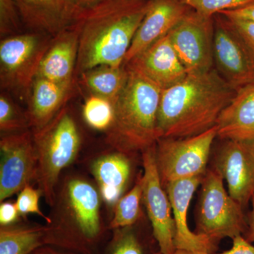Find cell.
Instances as JSON below:
<instances>
[{
    "label": "cell",
    "instance_id": "9c48e42d",
    "mask_svg": "<svg viewBox=\"0 0 254 254\" xmlns=\"http://www.w3.org/2000/svg\"><path fill=\"white\" fill-rule=\"evenodd\" d=\"M213 18V61L216 71L236 92L254 84V50L228 18L220 14Z\"/></svg>",
    "mask_w": 254,
    "mask_h": 254
},
{
    "label": "cell",
    "instance_id": "8992f818",
    "mask_svg": "<svg viewBox=\"0 0 254 254\" xmlns=\"http://www.w3.org/2000/svg\"><path fill=\"white\" fill-rule=\"evenodd\" d=\"M223 181L215 169L207 170L200 183L195 213V233L218 245L223 239L243 235L247 228L245 208L230 196Z\"/></svg>",
    "mask_w": 254,
    "mask_h": 254
},
{
    "label": "cell",
    "instance_id": "5bb4252c",
    "mask_svg": "<svg viewBox=\"0 0 254 254\" xmlns=\"http://www.w3.org/2000/svg\"><path fill=\"white\" fill-rule=\"evenodd\" d=\"M124 66L149 80L162 91L177 84L187 75L169 33Z\"/></svg>",
    "mask_w": 254,
    "mask_h": 254
},
{
    "label": "cell",
    "instance_id": "d590c367",
    "mask_svg": "<svg viewBox=\"0 0 254 254\" xmlns=\"http://www.w3.org/2000/svg\"><path fill=\"white\" fill-rule=\"evenodd\" d=\"M108 1L110 0H71L73 4L83 10L91 9Z\"/></svg>",
    "mask_w": 254,
    "mask_h": 254
},
{
    "label": "cell",
    "instance_id": "74e56055",
    "mask_svg": "<svg viewBox=\"0 0 254 254\" xmlns=\"http://www.w3.org/2000/svg\"><path fill=\"white\" fill-rule=\"evenodd\" d=\"M173 254H210L200 251H191L186 250H176Z\"/></svg>",
    "mask_w": 254,
    "mask_h": 254
},
{
    "label": "cell",
    "instance_id": "8d00e7d4",
    "mask_svg": "<svg viewBox=\"0 0 254 254\" xmlns=\"http://www.w3.org/2000/svg\"><path fill=\"white\" fill-rule=\"evenodd\" d=\"M45 246L37 249L31 254H79L68 250L67 252H63V251L56 250L54 247H52V246L51 247H45Z\"/></svg>",
    "mask_w": 254,
    "mask_h": 254
},
{
    "label": "cell",
    "instance_id": "7a4b0ae2",
    "mask_svg": "<svg viewBox=\"0 0 254 254\" xmlns=\"http://www.w3.org/2000/svg\"><path fill=\"white\" fill-rule=\"evenodd\" d=\"M152 0H110L82 11L75 78L100 65L123 66Z\"/></svg>",
    "mask_w": 254,
    "mask_h": 254
},
{
    "label": "cell",
    "instance_id": "e0dca14e",
    "mask_svg": "<svg viewBox=\"0 0 254 254\" xmlns=\"http://www.w3.org/2000/svg\"><path fill=\"white\" fill-rule=\"evenodd\" d=\"M191 10L181 0H152L150 8L133 37L123 65L166 36Z\"/></svg>",
    "mask_w": 254,
    "mask_h": 254
},
{
    "label": "cell",
    "instance_id": "4dcf8cb0",
    "mask_svg": "<svg viewBox=\"0 0 254 254\" xmlns=\"http://www.w3.org/2000/svg\"><path fill=\"white\" fill-rule=\"evenodd\" d=\"M228 18L244 41L254 51V21L240 18Z\"/></svg>",
    "mask_w": 254,
    "mask_h": 254
},
{
    "label": "cell",
    "instance_id": "d4e9b609",
    "mask_svg": "<svg viewBox=\"0 0 254 254\" xmlns=\"http://www.w3.org/2000/svg\"><path fill=\"white\" fill-rule=\"evenodd\" d=\"M115 116V103L110 100L91 95L83 106V117L88 126L98 131L106 132L111 127Z\"/></svg>",
    "mask_w": 254,
    "mask_h": 254
},
{
    "label": "cell",
    "instance_id": "6da1fadb",
    "mask_svg": "<svg viewBox=\"0 0 254 254\" xmlns=\"http://www.w3.org/2000/svg\"><path fill=\"white\" fill-rule=\"evenodd\" d=\"M235 93L216 69L187 73L162 91L158 115L162 138H187L213 128Z\"/></svg>",
    "mask_w": 254,
    "mask_h": 254
},
{
    "label": "cell",
    "instance_id": "4fadbf2b",
    "mask_svg": "<svg viewBox=\"0 0 254 254\" xmlns=\"http://www.w3.org/2000/svg\"><path fill=\"white\" fill-rule=\"evenodd\" d=\"M224 141L214 169L226 181L230 196L245 209L254 195V141Z\"/></svg>",
    "mask_w": 254,
    "mask_h": 254
},
{
    "label": "cell",
    "instance_id": "f1b7e54d",
    "mask_svg": "<svg viewBox=\"0 0 254 254\" xmlns=\"http://www.w3.org/2000/svg\"><path fill=\"white\" fill-rule=\"evenodd\" d=\"M22 23L14 0H0V36L1 39L21 33Z\"/></svg>",
    "mask_w": 254,
    "mask_h": 254
},
{
    "label": "cell",
    "instance_id": "cb8c5ba5",
    "mask_svg": "<svg viewBox=\"0 0 254 254\" xmlns=\"http://www.w3.org/2000/svg\"><path fill=\"white\" fill-rule=\"evenodd\" d=\"M141 203H143V190L139 180L127 194L117 202L110 228L115 230L135 225L141 217Z\"/></svg>",
    "mask_w": 254,
    "mask_h": 254
},
{
    "label": "cell",
    "instance_id": "484cf974",
    "mask_svg": "<svg viewBox=\"0 0 254 254\" xmlns=\"http://www.w3.org/2000/svg\"><path fill=\"white\" fill-rule=\"evenodd\" d=\"M30 127L27 113H23L9 95L0 96V130L4 134L27 131Z\"/></svg>",
    "mask_w": 254,
    "mask_h": 254
},
{
    "label": "cell",
    "instance_id": "7c38bea8",
    "mask_svg": "<svg viewBox=\"0 0 254 254\" xmlns=\"http://www.w3.org/2000/svg\"><path fill=\"white\" fill-rule=\"evenodd\" d=\"M0 200L4 201L36 180L37 153L33 132L6 133L0 140Z\"/></svg>",
    "mask_w": 254,
    "mask_h": 254
},
{
    "label": "cell",
    "instance_id": "603a6c76",
    "mask_svg": "<svg viewBox=\"0 0 254 254\" xmlns=\"http://www.w3.org/2000/svg\"><path fill=\"white\" fill-rule=\"evenodd\" d=\"M47 226H1L0 254H31L46 245Z\"/></svg>",
    "mask_w": 254,
    "mask_h": 254
},
{
    "label": "cell",
    "instance_id": "3957f363",
    "mask_svg": "<svg viewBox=\"0 0 254 254\" xmlns=\"http://www.w3.org/2000/svg\"><path fill=\"white\" fill-rule=\"evenodd\" d=\"M98 190L86 180L71 178L56 193L54 216L46 245L79 254H93L103 235Z\"/></svg>",
    "mask_w": 254,
    "mask_h": 254
},
{
    "label": "cell",
    "instance_id": "9a60e30c",
    "mask_svg": "<svg viewBox=\"0 0 254 254\" xmlns=\"http://www.w3.org/2000/svg\"><path fill=\"white\" fill-rule=\"evenodd\" d=\"M23 24L32 32L55 37L77 21L83 9L71 0H14Z\"/></svg>",
    "mask_w": 254,
    "mask_h": 254
},
{
    "label": "cell",
    "instance_id": "e575fe53",
    "mask_svg": "<svg viewBox=\"0 0 254 254\" xmlns=\"http://www.w3.org/2000/svg\"><path fill=\"white\" fill-rule=\"evenodd\" d=\"M252 210L247 215V228L243 236L251 243L254 242V195L252 197Z\"/></svg>",
    "mask_w": 254,
    "mask_h": 254
},
{
    "label": "cell",
    "instance_id": "ba28073f",
    "mask_svg": "<svg viewBox=\"0 0 254 254\" xmlns=\"http://www.w3.org/2000/svg\"><path fill=\"white\" fill-rule=\"evenodd\" d=\"M216 126L196 136L187 138H161L155 144V160L163 187L170 182L203 176Z\"/></svg>",
    "mask_w": 254,
    "mask_h": 254
},
{
    "label": "cell",
    "instance_id": "f546056e",
    "mask_svg": "<svg viewBox=\"0 0 254 254\" xmlns=\"http://www.w3.org/2000/svg\"><path fill=\"white\" fill-rule=\"evenodd\" d=\"M42 195L41 190H35L33 187L28 186L24 187L20 191L16 200V208L18 213L21 215H26L28 214H36L44 219H46L48 224L51 222V219L47 217L42 213L39 207L40 197Z\"/></svg>",
    "mask_w": 254,
    "mask_h": 254
},
{
    "label": "cell",
    "instance_id": "277c9868",
    "mask_svg": "<svg viewBox=\"0 0 254 254\" xmlns=\"http://www.w3.org/2000/svg\"><path fill=\"white\" fill-rule=\"evenodd\" d=\"M128 72L115 103L113 123L106 131L107 143L126 154L148 149L162 138L158 115L163 91L141 75Z\"/></svg>",
    "mask_w": 254,
    "mask_h": 254
},
{
    "label": "cell",
    "instance_id": "ac0fdd59",
    "mask_svg": "<svg viewBox=\"0 0 254 254\" xmlns=\"http://www.w3.org/2000/svg\"><path fill=\"white\" fill-rule=\"evenodd\" d=\"M78 20L52 38L48 49L42 59L36 77L46 78L62 84H75L81 33Z\"/></svg>",
    "mask_w": 254,
    "mask_h": 254
},
{
    "label": "cell",
    "instance_id": "d6a6232c",
    "mask_svg": "<svg viewBox=\"0 0 254 254\" xmlns=\"http://www.w3.org/2000/svg\"><path fill=\"white\" fill-rule=\"evenodd\" d=\"M214 254H254V246L246 240L243 235H240L232 239V246L230 250Z\"/></svg>",
    "mask_w": 254,
    "mask_h": 254
},
{
    "label": "cell",
    "instance_id": "44dd1931",
    "mask_svg": "<svg viewBox=\"0 0 254 254\" xmlns=\"http://www.w3.org/2000/svg\"><path fill=\"white\" fill-rule=\"evenodd\" d=\"M92 173L102 199L115 207L123 196L131 173V164L126 153L117 151L100 157L92 165Z\"/></svg>",
    "mask_w": 254,
    "mask_h": 254
},
{
    "label": "cell",
    "instance_id": "4316f807",
    "mask_svg": "<svg viewBox=\"0 0 254 254\" xmlns=\"http://www.w3.org/2000/svg\"><path fill=\"white\" fill-rule=\"evenodd\" d=\"M114 230L113 240L110 242L106 254H148L133 226Z\"/></svg>",
    "mask_w": 254,
    "mask_h": 254
},
{
    "label": "cell",
    "instance_id": "836d02e7",
    "mask_svg": "<svg viewBox=\"0 0 254 254\" xmlns=\"http://www.w3.org/2000/svg\"><path fill=\"white\" fill-rule=\"evenodd\" d=\"M220 14L228 18H240L254 21V4L240 9L224 11Z\"/></svg>",
    "mask_w": 254,
    "mask_h": 254
},
{
    "label": "cell",
    "instance_id": "2e32d148",
    "mask_svg": "<svg viewBox=\"0 0 254 254\" xmlns=\"http://www.w3.org/2000/svg\"><path fill=\"white\" fill-rule=\"evenodd\" d=\"M203 176L192 177L170 182L164 188L171 202L175 220V245L176 250L200 251L215 254L218 244L208 237L191 232L187 223V212L195 190Z\"/></svg>",
    "mask_w": 254,
    "mask_h": 254
},
{
    "label": "cell",
    "instance_id": "83f0119b",
    "mask_svg": "<svg viewBox=\"0 0 254 254\" xmlns=\"http://www.w3.org/2000/svg\"><path fill=\"white\" fill-rule=\"evenodd\" d=\"M200 14L213 17L224 11L235 10L254 4V0H181Z\"/></svg>",
    "mask_w": 254,
    "mask_h": 254
},
{
    "label": "cell",
    "instance_id": "52a82bcc",
    "mask_svg": "<svg viewBox=\"0 0 254 254\" xmlns=\"http://www.w3.org/2000/svg\"><path fill=\"white\" fill-rule=\"evenodd\" d=\"M52 38L43 33L31 32L1 39L0 43L1 89L27 98Z\"/></svg>",
    "mask_w": 254,
    "mask_h": 254
},
{
    "label": "cell",
    "instance_id": "f35d334b",
    "mask_svg": "<svg viewBox=\"0 0 254 254\" xmlns=\"http://www.w3.org/2000/svg\"><path fill=\"white\" fill-rule=\"evenodd\" d=\"M154 254H162L161 252H160V251H159V252H156V253H154Z\"/></svg>",
    "mask_w": 254,
    "mask_h": 254
},
{
    "label": "cell",
    "instance_id": "7402d4cb",
    "mask_svg": "<svg viewBox=\"0 0 254 254\" xmlns=\"http://www.w3.org/2000/svg\"><path fill=\"white\" fill-rule=\"evenodd\" d=\"M126 66L115 67L100 65L87 70L78 76V83L91 95L103 97L115 103L128 78Z\"/></svg>",
    "mask_w": 254,
    "mask_h": 254
},
{
    "label": "cell",
    "instance_id": "30bf717a",
    "mask_svg": "<svg viewBox=\"0 0 254 254\" xmlns=\"http://www.w3.org/2000/svg\"><path fill=\"white\" fill-rule=\"evenodd\" d=\"M155 145L142 151L143 174L140 178L143 190V203L151 222L153 235L163 254H173L175 245V220L172 205L159 175L155 160Z\"/></svg>",
    "mask_w": 254,
    "mask_h": 254
},
{
    "label": "cell",
    "instance_id": "5b68a950",
    "mask_svg": "<svg viewBox=\"0 0 254 254\" xmlns=\"http://www.w3.org/2000/svg\"><path fill=\"white\" fill-rule=\"evenodd\" d=\"M37 153L36 181L47 203L54 205L64 169L73 163L81 147L77 125L66 106L46 126L33 130Z\"/></svg>",
    "mask_w": 254,
    "mask_h": 254
},
{
    "label": "cell",
    "instance_id": "ffe728a7",
    "mask_svg": "<svg viewBox=\"0 0 254 254\" xmlns=\"http://www.w3.org/2000/svg\"><path fill=\"white\" fill-rule=\"evenodd\" d=\"M215 126L222 140L254 141V83L236 92Z\"/></svg>",
    "mask_w": 254,
    "mask_h": 254
},
{
    "label": "cell",
    "instance_id": "1f68e13d",
    "mask_svg": "<svg viewBox=\"0 0 254 254\" xmlns=\"http://www.w3.org/2000/svg\"><path fill=\"white\" fill-rule=\"evenodd\" d=\"M20 214L15 203L1 202L0 205V225L1 226L12 225L18 220Z\"/></svg>",
    "mask_w": 254,
    "mask_h": 254
},
{
    "label": "cell",
    "instance_id": "8fae6325",
    "mask_svg": "<svg viewBox=\"0 0 254 254\" xmlns=\"http://www.w3.org/2000/svg\"><path fill=\"white\" fill-rule=\"evenodd\" d=\"M187 73L213 68L214 18L192 9L169 33Z\"/></svg>",
    "mask_w": 254,
    "mask_h": 254
},
{
    "label": "cell",
    "instance_id": "d6986e66",
    "mask_svg": "<svg viewBox=\"0 0 254 254\" xmlns=\"http://www.w3.org/2000/svg\"><path fill=\"white\" fill-rule=\"evenodd\" d=\"M73 90L74 84H62L36 77L27 97L26 113L30 127L37 130L46 126L65 107L73 95Z\"/></svg>",
    "mask_w": 254,
    "mask_h": 254
}]
</instances>
